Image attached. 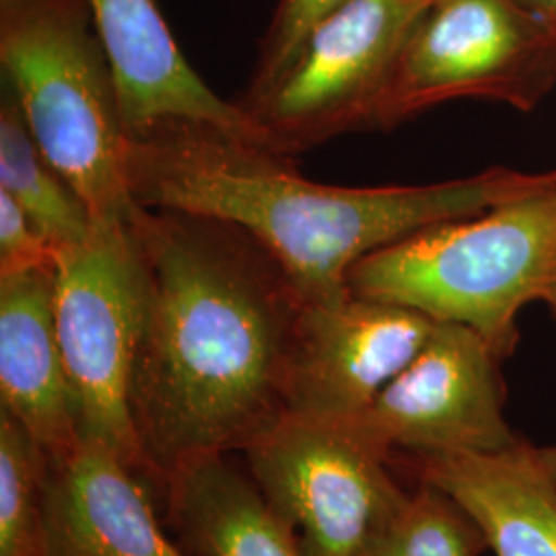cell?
Wrapping results in <instances>:
<instances>
[{"mask_svg":"<svg viewBox=\"0 0 556 556\" xmlns=\"http://www.w3.org/2000/svg\"><path fill=\"white\" fill-rule=\"evenodd\" d=\"M128 229L147 291L130 404L161 503L178 466L241 454L287 417L303 301L229 223L137 204Z\"/></svg>","mask_w":556,"mask_h":556,"instance_id":"1","label":"cell"},{"mask_svg":"<svg viewBox=\"0 0 556 556\" xmlns=\"http://www.w3.org/2000/svg\"><path fill=\"white\" fill-rule=\"evenodd\" d=\"M126 178L140 206L239 227L277 260L303 303H316L351 293L358 260L536 190L556 172L493 167L427 186H326L299 176L287 155L172 119L128 132Z\"/></svg>","mask_w":556,"mask_h":556,"instance_id":"2","label":"cell"},{"mask_svg":"<svg viewBox=\"0 0 556 556\" xmlns=\"http://www.w3.org/2000/svg\"><path fill=\"white\" fill-rule=\"evenodd\" d=\"M555 264L556 178L358 260L349 289L472 328L505 361L516 353L521 309L542 301Z\"/></svg>","mask_w":556,"mask_h":556,"instance_id":"3","label":"cell"},{"mask_svg":"<svg viewBox=\"0 0 556 556\" xmlns=\"http://www.w3.org/2000/svg\"><path fill=\"white\" fill-rule=\"evenodd\" d=\"M0 64L41 153L91 213L126 223L128 132L85 0H0Z\"/></svg>","mask_w":556,"mask_h":556,"instance_id":"4","label":"cell"},{"mask_svg":"<svg viewBox=\"0 0 556 556\" xmlns=\"http://www.w3.org/2000/svg\"><path fill=\"white\" fill-rule=\"evenodd\" d=\"M144 303L128 220L93 223L85 241L56 250L54 318L80 439L116 452L157 495L130 404Z\"/></svg>","mask_w":556,"mask_h":556,"instance_id":"5","label":"cell"},{"mask_svg":"<svg viewBox=\"0 0 556 556\" xmlns=\"http://www.w3.org/2000/svg\"><path fill=\"white\" fill-rule=\"evenodd\" d=\"M431 4L346 0L307 34L291 64L239 105L275 153L295 155L337 135L376 128L397 59Z\"/></svg>","mask_w":556,"mask_h":556,"instance_id":"6","label":"cell"},{"mask_svg":"<svg viewBox=\"0 0 556 556\" xmlns=\"http://www.w3.org/2000/svg\"><path fill=\"white\" fill-rule=\"evenodd\" d=\"M556 87V36L514 0H439L406 41L376 128L452 100L536 110Z\"/></svg>","mask_w":556,"mask_h":556,"instance_id":"7","label":"cell"},{"mask_svg":"<svg viewBox=\"0 0 556 556\" xmlns=\"http://www.w3.org/2000/svg\"><path fill=\"white\" fill-rule=\"evenodd\" d=\"M241 456L305 556L361 555L408 493L349 418L285 417Z\"/></svg>","mask_w":556,"mask_h":556,"instance_id":"8","label":"cell"},{"mask_svg":"<svg viewBox=\"0 0 556 556\" xmlns=\"http://www.w3.org/2000/svg\"><path fill=\"white\" fill-rule=\"evenodd\" d=\"M501 365L472 328L435 321L417 357L349 420L390 457L505 452L523 438L505 417Z\"/></svg>","mask_w":556,"mask_h":556,"instance_id":"9","label":"cell"},{"mask_svg":"<svg viewBox=\"0 0 556 556\" xmlns=\"http://www.w3.org/2000/svg\"><path fill=\"white\" fill-rule=\"evenodd\" d=\"M435 321L378 299L303 303L287 381V417L344 420L361 415L417 357Z\"/></svg>","mask_w":556,"mask_h":556,"instance_id":"10","label":"cell"},{"mask_svg":"<svg viewBox=\"0 0 556 556\" xmlns=\"http://www.w3.org/2000/svg\"><path fill=\"white\" fill-rule=\"evenodd\" d=\"M110 60L126 132L197 122L275 151L239 105L219 98L181 54L155 0H85Z\"/></svg>","mask_w":556,"mask_h":556,"instance_id":"11","label":"cell"},{"mask_svg":"<svg viewBox=\"0 0 556 556\" xmlns=\"http://www.w3.org/2000/svg\"><path fill=\"white\" fill-rule=\"evenodd\" d=\"M43 505L50 556H192L161 523L153 489L96 441L46 459Z\"/></svg>","mask_w":556,"mask_h":556,"instance_id":"12","label":"cell"},{"mask_svg":"<svg viewBox=\"0 0 556 556\" xmlns=\"http://www.w3.org/2000/svg\"><path fill=\"white\" fill-rule=\"evenodd\" d=\"M0 410L48 462L83 441L56 332L54 266L0 275Z\"/></svg>","mask_w":556,"mask_h":556,"instance_id":"13","label":"cell"},{"mask_svg":"<svg viewBox=\"0 0 556 556\" xmlns=\"http://www.w3.org/2000/svg\"><path fill=\"white\" fill-rule=\"evenodd\" d=\"M417 482L438 486L477 521L495 556H556V489L536 445L497 454L408 457Z\"/></svg>","mask_w":556,"mask_h":556,"instance_id":"14","label":"cell"},{"mask_svg":"<svg viewBox=\"0 0 556 556\" xmlns=\"http://www.w3.org/2000/svg\"><path fill=\"white\" fill-rule=\"evenodd\" d=\"M161 505L165 523L192 556H305L231 454L178 466L167 477Z\"/></svg>","mask_w":556,"mask_h":556,"instance_id":"15","label":"cell"},{"mask_svg":"<svg viewBox=\"0 0 556 556\" xmlns=\"http://www.w3.org/2000/svg\"><path fill=\"white\" fill-rule=\"evenodd\" d=\"M0 192L20 204L56 250L77 245L93 231L89 208L46 160L7 85L0 101Z\"/></svg>","mask_w":556,"mask_h":556,"instance_id":"16","label":"cell"},{"mask_svg":"<svg viewBox=\"0 0 556 556\" xmlns=\"http://www.w3.org/2000/svg\"><path fill=\"white\" fill-rule=\"evenodd\" d=\"M477 521L438 486L417 482L358 556H482Z\"/></svg>","mask_w":556,"mask_h":556,"instance_id":"17","label":"cell"},{"mask_svg":"<svg viewBox=\"0 0 556 556\" xmlns=\"http://www.w3.org/2000/svg\"><path fill=\"white\" fill-rule=\"evenodd\" d=\"M43 482L46 457L0 410V556H50Z\"/></svg>","mask_w":556,"mask_h":556,"instance_id":"18","label":"cell"},{"mask_svg":"<svg viewBox=\"0 0 556 556\" xmlns=\"http://www.w3.org/2000/svg\"><path fill=\"white\" fill-rule=\"evenodd\" d=\"M342 2L346 0H280L275 20L262 40L258 68L248 93H258L277 80L295 59L307 34Z\"/></svg>","mask_w":556,"mask_h":556,"instance_id":"19","label":"cell"},{"mask_svg":"<svg viewBox=\"0 0 556 556\" xmlns=\"http://www.w3.org/2000/svg\"><path fill=\"white\" fill-rule=\"evenodd\" d=\"M56 248L21 211L9 194L0 192V275L54 266Z\"/></svg>","mask_w":556,"mask_h":556,"instance_id":"20","label":"cell"},{"mask_svg":"<svg viewBox=\"0 0 556 556\" xmlns=\"http://www.w3.org/2000/svg\"><path fill=\"white\" fill-rule=\"evenodd\" d=\"M517 7L556 36V0H514Z\"/></svg>","mask_w":556,"mask_h":556,"instance_id":"21","label":"cell"},{"mask_svg":"<svg viewBox=\"0 0 556 556\" xmlns=\"http://www.w3.org/2000/svg\"><path fill=\"white\" fill-rule=\"evenodd\" d=\"M536 457L556 489V443L536 445Z\"/></svg>","mask_w":556,"mask_h":556,"instance_id":"22","label":"cell"},{"mask_svg":"<svg viewBox=\"0 0 556 556\" xmlns=\"http://www.w3.org/2000/svg\"><path fill=\"white\" fill-rule=\"evenodd\" d=\"M542 303H546V307L551 309L553 318L556 319V264L553 275L548 278V285L544 289V295H542Z\"/></svg>","mask_w":556,"mask_h":556,"instance_id":"23","label":"cell"},{"mask_svg":"<svg viewBox=\"0 0 556 556\" xmlns=\"http://www.w3.org/2000/svg\"><path fill=\"white\" fill-rule=\"evenodd\" d=\"M422 2H427V4H435L439 0H422Z\"/></svg>","mask_w":556,"mask_h":556,"instance_id":"24","label":"cell"}]
</instances>
